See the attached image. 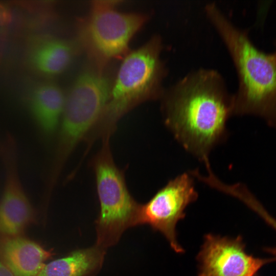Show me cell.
I'll list each match as a JSON object with an SVG mask.
<instances>
[{
    "mask_svg": "<svg viewBox=\"0 0 276 276\" xmlns=\"http://www.w3.org/2000/svg\"><path fill=\"white\" fill-rule=\"evenodd\" d=\"M105 253L96 244L73 250L45 263L38 276H95L102 266Z\"/></svg>",
    "mask_w": 276,
    "mask_h": 276,
    "instance_id": "13",
    "label": "cell"
},
{
    "mask_svg": "<svg viewBox=\"0 0 276 276\" xmlns=\"http://www.w3.org/2000/svg\"><path fill=\"white\" fill-rule=\"evenodd\" d=\"M65 95L57 84L49 81L39 83L30 98L31 114L41 132L53 135L58 129L62 116Z\"/></svg>",
    "mask_w": 276,
    "mask_h": 276,
    "instance_id": "12",
    "label": "cell"
},
{
    "mask_svg": "<svg viewBox=\"0 0 276 276\" xmlns=\"http://www.w3.org/2000/svg\"><path fill=\"white\" fill-rule=\"evenodd\" d=\"M0 276H14L0 259Z\"/></svg>",
    "mask_w": 276,
    "mask_h": 276,
    "instance_id": "14",
    "label": "cell"
},
{
    "mask_svg": "<svg viewBox=\"0 0 276 276\" xmlns=\"http://www.w3.org/2000/svg\"><path fill=\"white\" fill-rule=\"evenodd\" d=\"M110 137L91 160L100 211L96 221V245L106 249L116 244L123 233L136 226L139 203L130 194L124 171L115 164Z\"/></svg>",
    "mask_w": 276,
    "mask_h": 276,
    "instance_id": "5",
    "label": "cell"
},
{
    "mask_svg": "<svg viewBox=\"0 0 276 276\" xmlns=\"http://www.w3.org/2000/svg\"><path fill=\"white\" fill-rule=\"evenodd\" d=\"M274 53H275V54L276 55V51H275V52Z\"/></svg>",
    "mask_w": 276,
    "mask_h": 276,
    "instance_id": "16",
    "label": "cell"
},
{
    "mask_svg": "<svg viewBox=\"0 0 276 276\" xmlns=\"http://www.w3.org/2000/svg\"><path fill=\"white\" fill-rule=\"evenodd\" d=\"M262 217L268 222L270 223L275 228H276V220L270 216L263 209L260 211L259 213Z\"/></svg>",
    "mask_w": 276,
    "mask_h": 276,
    "instance_id": "15",
    "label": "cell"
},
{
    "mask_svg": "<svg viewBox=\"0 0 276 276\" xmlns=\"http://www.w3.org/2000/svg\"><path fill=\"white\" fill-rule=\"evenodd\" d=\"M206 16L224 42L235 67L238 88L233 95V115H254L276 128V55L252 42L247 32L236 26L214 3Z\"/></svg>",
    "mask_w": 276,
    "mask_h": 276,
    "instance_id": "2",
    "label": "cell"
},
{
    "mask_svg": "<svg viewBox=\"0 0 276 276\" xmlns=\"http://www.w3.org/2000/svg\"><path fill=\"white\" fill-rule=\"evenodd\" d=\"M198 259V276H254L266 260L247 254L240 238L207 235Z\"/></svg>",
    "mask_w": 276,
    "mask_h": 276,
    "instance_id": "9",
    "label": "cell"
},
{
    "mask_svg": "<svg viewBox=\"0 0 276 276\" xmlns=\"http://www.w3.org/2000/svg\"><path fill=\"white\" fill-rule=\"evenodd\" d=\"M117 5L116 1H93L80 24L82 42L100 70L126 55L131 39L149 20L146 13L122 12Z\"/></svg>",
    "mask_w": 276,
    "mask_h": 276,
    "instance_id": "6",
    "label": "cell"
},
{
    "mask_svg": "<svg viewBox=\"0 0 276 276\" xmlns=\"http://www.w3.org/2000/svg\"><path fill=\"white\" fill-rule=\"evenodd\" d=\"M54 255L25 235L0 237V259L14 276H38Z\"/></svg>",
    "mask_w": 276,
    "mask_h": 276,
    "instance_id": "10",
    "label": "cell"
},
{
    "mask_svg": "<svg viewBox=\"0 0 276 276\" xmlns=\"http://www.w3.org/2000/svg\"><path fill=\"white\" fill-rule=\"evenodd\" d=\"M75 53V48L70 41L50 35H41L30 43L28 58L30 65L37 73L53 77L69 67Z\"/></svg>",
    "mask_w": 276,
    "mask_h": 276,
    "instance_id": "11",
    "label": "cell"
},
{
    "mask_svg": "<svg viewBox=\"0 0 276 276\" xmlns=\"http://www.w3.org/2000/svg\"><path fill=\"white\" fill-rule=\"evenodd\" d=\"M193 178L190 172L178 175L148 202L140 203L138 209L136 225L147 224L161 233L177 253L183 249L177 242L176 224L185 217L186 208L198 198Z\"/></svg>",
    "mask_w": 276,
    "mask_h": 276,
    "instance_id": "7",
    "label": "cell"
},
{
    "mask_svg": "<svg viewBox=\"0 0 276 276\" xmlns=\"http://www.w3.org/2000/svg\"><path fill=\"white\" fill-rule=\"evenodd\" d=\"M5 180L0 198V237L25 235L37 221V213L21 183L18 172L16 142L11 134L0 145Z\"/></svg>",
    "mask_w": 276,
    "mask_h": 276,
    "instance_id": "8",
    "label": "cell"
},
{
    "mask_svg": "<svg viewBox=\"0 0 276 276\" xmlns=\"http://www.w3.org/2000/svg\"><path fill=\"white\" fill-rule=\"evenodd\" d=\"M110 87L102 70H88L78 76L66 94L49 178L51 183L56 184L74 149L80 142L85 140L98 122L107 103Z\"/></svg>",
    "mask_w": 276,
    "mask_h": 276,
    "instance_id": "4",
    "label": "cell"
},
{
    "mask_svg": "<svg viewBox=\"0 0 276 276\" xmlns=\"http://www.w3.org/2000/svg\"><path fill=\"white\" fill-rule=\"evenodd\" d=\"M163 49L162 37L155 34L122 59L102 115L86 138L88 146L97 139L111 137L121 119L135 107L160 100L168 74Z\"/></svg>",
    "mask_w": 276,
    "mask_h": 276,
    "instance_id": "3",
    "label": "cell"
},
{
    "mask_svg": "<svg viewBox=\"0 0 276 276\" xmlns=\"http://www.w3.org/2000/svg\"><path fill=\"white\" fill-rule=\"evenodd\" d=\"M164 123L188 152L204 162L227 139L233 95L217 70L200 68L181 78L160 99Z\"/></svg>",
    "mask_w": 276,
    "mask_h": 276,
    "instance_id": "1",
    "label": "cell"
}]
</instances>
